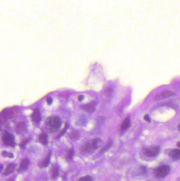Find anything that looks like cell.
Here are the masks:
<instances>
[{
    "label": "cell",
    "mask_w": 180,
    "mask_h": 181,
    "mask_svg": "<svg viewBox=\"0 0 180 181\" xmlns=\"http://www.w3.org/2000/svg\"><path fill=\"white\" fill-rule=\"evenodd\" d=\"M170 172V167L168 165L159 166L154 170V174L157 178H163L165 177Z\"/></svg>",
    "instance_id": "obj_3"
},
{
    "label": "cell",
    "mask_w": 180,
    "mask_h": 181,
    "mask_svg": "<svg viewBox=\"0 0 180 181\" xmlns=\"http://www.w3.org/2000/svg\"><path fill=\"white\" fill-rule=\"evenodd\" d=\"M31 139L28 138L25 139L23 141H22L21 143H20L19 144V147L20 148L22 149H23L25 148L26 146L27 145V143Z\"/></svg>",
    "instance_id": "obj_20"
},
{
    "label": "cell",
    "mask_w": 180,
    "mask_h": 181,
    "mask_svg": "<svg viewBox=\"0 0 180 181\" xmlns=\"http://www.w3.org/2000/svg\"><path fill=\"white\" fill-rule=\"evenodd\" d=\"M130 120L129 117L125 118L122 123V125L120 128V133L122 135L126 131L127 129L130 128Z\"/></svg>",
    "instance_id": "obj_9"
},
{
    "label": "cell",
    "mask_w": 180,
    "mask_h": 181,
    "mask_svg": "<svg viewBox=\"0 0 180 181\" xmlns=\"http://www.w3.org/2000/svg\"><path fill=\"white\" fill-rule=\"evenodd\" d=\"M159 148L158 147H152L147 148L144 150V153L146 156L149 157H153L156 156L159 154Z\"/></svg>",
    "instance_id": "obj_6"
},
{
    "label": "cell",
    "mask_w": 180,
    "mask_h": 181,
    "mask_svg": "<svg viewBox=\"0 0 180 181\" xmlns=\"http://www.w3.org/2000/svg\"><path fill=\"white\" fill-rule=\"evenodd\" d=\"M16 112V110L15 109H8L3 110L1 113V125L3 124L4 121L12 117L14 113Z\"/></svg>",
    "instance_id": "obj_5"
},
{
    "label": "cell",
    "mask_w": 180,
    "mask_h": 181,
    "mask_svg": "<svg viewBox=\"0 0 180 181\" xmlns=\"http://www.w3.org/2000/svg\"><path fill=\"white\" fill-rule=\"evenodd\" d=\"M78 181H93V178L90 176H84L80 177Z\"/></svg>",
    "instance_id": "obj_22"
},
{
    "label": "cell",
    "mask_w": 180,
    "mask_h": 181,
    "mask_svg": "<svg viewBox=\"0 0 180 181\" xmlns=\"http://www.w3.org/2000/svg\"><path fill=\"white\" fill-rule=\"evenodd\" d=\"M2 155H3L4 157H8V158H12L14 157L13 154L12 153L10 152H6L5 150L2 151Z\"/></svg>",
    "instance_id": "obj_23"
},
{
    "label": "cell",
    "mask_w": 180,
    "mask_h": 181,
    "mask_svg": "<svg viewBox=\"0 0 180 181\" xmlns=\"http://www.w3.org/2000/svg\"><path fill=\"white\" fill-rule=\"evenodd\" d=\"M84 95H80L78 96V100H79V101H82V100H83V99H84Z\"/></svg>",
    "instance_id": "obj_28"
},
{
    "label": "cell",
    "mask_w": 180,
    "mask_h": 181,
    "mask_svg": "<svg viewBox=\"0 0 180 181\" xmlns=\"http://www.w3.org/2000/svg\"><path fill=\"white\" fill-rule=\"evenodd\" d=\"M16 165L14 163H10L7 165L5 170L3 173V175L8 176L12 173H13L14 170H16Z\"/></svg>",
    "instance_id": "obj_11"
},
{
    "label": "cell",
    "mask_w": 180,
    "mask_h": 181,
    "mask_svg": "<svg viewBox=\"0 0 180 181\" xmlns=\"http://www.w3.org/2000/svg\"><path fill=\"white\" fill-rule=\"evenodd\" d=\"M112 145H113V141L111 140H109L106 145L101 148L100 151V154H103L105 152H106L112 146Z\"/></svg>",
    "instance_id": "obj_18"
},
{
    "label": "cell",
    "mask_w": 180,
    "mask_h": 181,
    "mask_svg": "<svg viewBox=\"0 0 180 181\" xmlns=\"http://www.w3.org/2000/svg\"><path fill=\"white\" fill-rule=\"evenodd\" d=\"M68 126H69V125H68V124H67V123H66V125H65V127H64V129H63V130H62V131H61V133H59V135L58 136H57V138H60V137H61V136H63V135H64V133H66L67 129H68Z\"/></svg>",
    "instance_id": "obj_24"
},
{
    "label": "cell",
    "mask_w": 180,
    "mask_h": 181,
    "mask_svg": "<svg viewBox=\"0 0 180 181\" xmlns=\"http://www.w3.org/2000/svg\"><path fill=\"white\" fill-rule=\"evenodd\" d=\"M30 165V160L27 158H24L21 160L18 172L19 173L24 172L28 170Z\"/></svg>",
    "instance_id": "obj_8"
},
{
    "label": "cell",
    "mask_w": 180,
    "mask_h": 181,
    "mask_svg": "<svg viewBox=\"0 0 180 181\" xmlns=\"http://www.w3.org/2000/svg\"><path fill=\"white\" fill-rule=\"evenodd\" d=\"M179 130H180V125H179Z\"/></svg>",
    "instance_id": "obj_30"
},
{
    "label": "cell",
    "mask_w": 180,
    "mask_h": 181,
    "mask_svg": "<svg viewBox=\"0 0 180 181\" xmlns=\"http://www.w3.org/2000/svg\"><path fill=\"white\" fill-rule=\"evenodd\" d=\"M144 119L146 120L147 123H150L151 122V118L149 117L148 115H145L144 116Z\"/></svg>",
    "instance_id": "obj_27"
},
{
    "label": "cell",
    "mask_w": 180,
    "mask_h": 181,
    "mask_svg": "<svg viewBox=\"0 0 180 181\" xmlns=\"http://www.w3.org/2000/svg\"><path fill=\"white\" fill-rule=\"evenodd\" d=\"M70 138L72 139L78 140V139H79L80 138L79 133H78L77 131L72 132V133L70 135Z\"/></svg>",
    "instance_id": "obj_21"
},
{
    "label": "cell",
    "mask_w": 180,
    "mask_h": 181,
    "mask_svg": "<svg viewBox=\"0 0 180 181\" xmlns=\"http://www.w3.org/2000/svg\"><path fill=\"white\" fill-rule=\"evenodd\" d=\"M51 156V152L50 151L48 152V154L46 155L45 158L43 160V161L39 164V167L41 168L47 167L50 164Z\"/></svg>",
    "instance_id": "obj_13"
},
{
    "label": "cell",
    "mask_w": 180,
    "mask_h": 181,
    "mask_svg": "<svg viewBox=\"0 0 180 181\" xmlns=\"http://www.w3.org/2000/svg\"><path fill=\"white\" fill-rule=\"evenodd\" d=\"M102 141L99 138L94 139L87 142L82 146L81 152L83 154H90L101 146Z\"/></svg>",
    "instance_id": "obj_1"
},
{
    "label": "cell",
    "mask_w": 180,
    "mask_h": 181,
    "mask_svg": "<svg viewBox=\"0 0 180 181\" xmlns=\"http://www.w3.org/2000/svg\"><path fill=\"white\" fill-rule=\"evenodd\" d=\"M46 101H47V102L48 103V104L49 105H50V104H52V99L50 98V97H49L48 98L47 100H46Z\"/></svg>",
    "instance_id": "obj_26"
},
{
    "label": "cell",
    "mask_w": 180,
    "mask_h": 181,
    "mask_svg": "<svg viewBox=\"0 0 180 181\" xmlns=\"http://www.w3.org/2000/svg\"><path fill=\"white\" fill-rule=\"evenodd\" d=\"M45 123L51 132H56L60 128L62 122L60 118L58 116H52L48 118Z\"/></svg>",
    "instance_id": "obj_2"
},
{
    "label": "cell",
    "mask_w": 180,
    "mask_h": 181,
    "mask_svg": "<svg viewBox=\"0 0 180 181\" xmlns=\"http://www.w3.org/2000/svg\"><path fill=\"white\" fill-rule=\"evenodd\" d=\"M169 156L175 160L180 159V149H174L172 150L169 154Z\"/></svg>",
    "instance_id": "obj_15"
},
{
    "label": "cell",
    "mask_w": 180,
    "mask_h": 181,
    "mask_svg": "<svg viewBox=\"0 0 180 181\" xmlns=\"http://www.w3.org/2000/svg\"><path fill=\"white\" fill-rule=\"evenodd\" d=\"M15 130L17 134L21 135L26 131V124L24 122H20L16 124Z\"/></svg>",
    "instance_id": "obj_10"
},
{
    "label": "cell",
    "mask_w": 180,
    "mask_h": 181,
    "mask_svg": "<svg viewBox=\"0 0 180 181\" xmlns=\"http://www.w3.org/2000/svg\"><path fill=\"white\" fill-rule=\"evenodd\" d=\"M40 143L43 145H47L48 144V136L46 133H42L39 137Z\"/></svg>",
    "instance_id": "obj_17"
},
{
    "label": "cell",
    "mask_w": 180,
    "mask_h": 181,
    "mask_svg": "<svg viewBox=\"0 0 180 181\" xmlns=\"http://www.w3.org/2000/svg\"><path fill=\"white\" fill-rule=\"evenodd\" d=\"M95 102H91L89 104H85V105H81L80 108L87 112H89V113H92L95 110Z\"/></svg>",
    "instance_id": "obj_14"
},
{
    "label": "cell",
    "mask_w": 180,
    "mask_h": 181,
    "mask_svg": "<svg viewBox=\"0 0 180 181\" xmlns=\"http://www.w3.org/2000/svg\"><path fill=\"white\" fill-rule=\"evenodd\" d=\"M32 120L36 124H38L41 120V117L40 114V111L39 109H35L31 115Z\"/></svg>",
    "instance_id": "obj_12"
},
{
    "label": "cell",
    "mask_w": 180,
    "mask_h": 181,
    "mask_svg": "<svg viewBox=\"0 0 180 181\" xmlns=\"http://www.w3.org/2000/svg\"><path fill=\"white\" fill-rule=\"evenodd\" d=\"M176 145H177V146L179 148H180V141H179L178 143H177Z\"/></svg>",
    "instance_id": "obj_29"
},
{
    "label": "cell",
    "mask_w": 180,
    "mask_h": 181,
    "mask_svg": "<svg viewBox=\"0 0 180 181\" xmlns=\"http://www.w3.org/2000/svg\"><path fill=\"white\" fill-rule=\"evenodd\" d=\"M59 174V168L58 166L53 165L51 170V175L52 178H57L58 177Z\"/></svg>",
    "instance_id": "obj_16"
},
{
    "label": "cell",
    "mask_w": 180,
    "mask_h": 181,
    "mask_svg": "<svg viewBox=\"0 0 180 181\" xmlns=\"http://www.w3.org/2000/svg\"><path fill=\"white\" fill-rule=\"evenodd\" d=\"M1 139L6 146L14 147L16 145L13 136L6 131H4L2 133Z\"/></svg>",
    "instance_id": "obj_4"
},
{
    "label": "cell",
    "mask_w": 180,
    "mask_h": 181,
    "mask_svg": "<svg viewBox=\"0 0 180 181\" xmlns=\"http://www.w3.org/2000/svg\"><path fill=\"white\" fill-rule=\"evenodd\" d=\"M74 155V150L72 148L67 150L66 155V158L68 161H70L73 158Z\"/></svg>",
    "instance_id": "obj_19"
},
{
    "label": "cell",
    "mask_w": 180,
    "mask_h": 181,
    "mask_svg": "<svg viewBox=\"0 0 180 181\" xmlns=\"http://www.w3.org/2000/svg\"><path fill=\"white\" fill-rule=\"evenodd\" d=\"M175 93L174 92L171 91V90H165L162 92L161 93L156 95V96L154 98V101H159L162 99H166L170 96H174Z\"/></svg>",
    "instance_id": "obj_7"
},
{
    "label": "cell",
    "mask_w": 180,
    "mask_h": 181,
    "mask_svg": "<svg viewBox=\"0 0 180 181\" xmlns=\"http://www.w3.org/2000/svg\"><path fill=\"white\" fill-rule=\"evenodd\" d=\"M140 173H142V174H145L147 172V170H146V168L144 166H142L140 168Z\"/></svg>",
    "instance_id": "obj_25"
}]
</instances>
